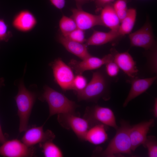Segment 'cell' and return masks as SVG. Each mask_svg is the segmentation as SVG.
I'll list each match as a JSON object with an SVG mask.
<instances>
[{
  "label": "cell",
  "mask_w": 157,
  "mask_h": 157,
  "mask_svg": "<svg viewBox=\"0 0 157 157\" xmlns=\"http://www.w3.org/2000/svg\"><path fill=\"white\" fill-rule=\"evenodd\" d=\"M76 93L78 101L97 102L101 98L108 100L110 97L108 79L103 72L97 70L93 73L91 80L84 89Z\"/></svg>",
  "instance_id": "obj_1"
},
{
  "label": "cell",
  "mask_w": 157,
  "mask_h": 157,
  "mask_svg": "<svg viewBox=\"0 0 157 157\" xmlns=\"http://www.w3.org/2000/svg\"><path fill=\"white\" fill-rule=\"evenodd\" d=\"M116 133L106 149L100 154L103 157H113L121 154L131 155V145L129 135L131 126L127 121L122 120Z\"/></svg>",
  "instance_id": "obj_2"
},
{
  "label": "cell",
  "mask_w": 157,
  "mask_h": 157,
  "mask_svg": "<svg viewBox=\"0 0 157 157\" xmlns=\"http://www.w3.org/2000/svg\"><path fill=\"white\" fill-rule=\"evenodd\" d=\"M44 92L40 98L48 104L49 118L56 114H75L77 107L75 102L48 86H44Z\"/></svg>",
  "instance_id": "obj_3"
},
{
  "label": "cell",
  "mask_w": 157,
  "mask_h": 157,
  "mask_svg": "<svg viewBox=\"0 0 157 157\" xmlns=\"http://www.w3.org/2000/svg\"><path fill=\"white\" fill-rule=\"evenodd\" d=\"M18 88V92L15 99L19 118V131L21 133L27 129L36 95L26 88L22 81L20 82Z\"/></svg>",
  "instance_id": "obj_4"
},
{
  "label": "cell",
  "mask_w": 157,
  "mask_h": 157,
  "mask_svg": "<svg viewBox=\"0 0 157 157\" xmlns=\"http://www.w3.org/2000/svg\"><path fill=\"white\" fill-rule=\"evenodd\" d=\"M85 115L84 117L88 119L92 125L101 124L113 127L116 130L118 127L115 114L109 108L97 105L88 107Z\"/></svg>",
  "instance_id": "obj_5"
},
{
  "label": "cell",
  "mask_w": 157,
  "mask_h": 157,
  "mask_svg": "<svg viewBox=\"0 0 157 157\" xmlns=\"http://www.w3.org/2000/svg\"><path fill=\"white\" fill-rule=\"evenodd\" d=\"M55 80L62 89L66 91L73 90L74 77L73 70L60 58L50 63Z\"/></svg>",
  "instance_id": "obj_6"
},
{
  "label": "cell",
  "mask_w": 157,
  "mask_h": 157,
  "mask_svg": "<svg viewBox=\"0 0 157 157\" xmlns=\"http://www.w3.org/2000/svg\"><path fill=\"white\" fill-rule=\"evenodd\" d=\"M57 119L63 127L72 130L81 140H84L87 132L92 126L88 119L77 116L75 114H58Z\"/></svg>",
  "instance_id": "obj_7"
},
{
  "label": "cell",
  "mask_w": 157,
  "mask_h": 157,
  "mask_svg": "<svg viewBox=\"0 0 157 157\" xmlns=\"http://www.w3.org/2000/svg\"><path fill=\"white\" fill-rule=\"evenodd\" d=\"M131 46L148 51L156 47L151 25L147 21L140 28L129 34Z\"/></svg>",
  "instance_id": "obj_8"
},
{
  "label": "cell",
  "mask_w": 157,
  "mask_h": 157,
  "mask_svg": "<svg viewBox=\"0 0 157 157\" xmlns=\"http://www.w3.org/2000/svg\"><path fill=\"white\" fill-rule=\"evenodd\" d=\"M113 61V56L110 53L101 58L91 56L81 61L72 59L68 65L76 74H82L85 71L97 69L107 63Z\"/></svg>",
  "instance_id": "obj_9"
},
{
  "label": "cell",
  "mask_w": 157,
  "mask_h": 157,
  "mask_svg": "<svg viewBox=\"0 0 157 157\" xmlns=\"http://www.w3.org/2000/svg\"><path fill=\"white\" fill-rule=\"evenodd\" d=\"M0 146V155L7 157H31L34 156L33 147H29L17 139L6 141Z\"/></svg>",
  "instance_id": "obj_10"
},
{
  "label": "cell",
  "mask_w": 157,
  "mask_h": 157,
  "mask_svg": "<svg viewBox=\"0 0 157 157\" xmlns=\"http://www.w3.org/2000/svg\"><path fill=\"white\" fill-rule=\"evenodd\" d=\"M71 11L70 17L75 22L77 28L84 31L95 26H103L99 15L86 12L82 8H72Z\"/></svg>",
  "instance_id": "obj_11"
},
{
  "label": "cell",
  "mask_w": 157,
  "mask_h": 157,
  "mask_svg": "<svg viewBox=\"0 0 157 157\" xmlns=\"http://www.w3.org/2000/svg\"><path fill=\"white\" fill-rule=\"evenodd\" d=\"M44 125L26 130L22 138V141L28 146L33 147L38 144L53 140L55 137V135L50 130L44 131Z\"/></svg>",
  "instance_id": "obj_12"
},
{
  "label": "cell",
  "mask_w": 157,
  "mask_h": 157,
  "mask_svg": "<svg viewBox=\"0 0 157 157\" xmlns=\"http://www.w3.org/2000/svg\"><path fill=\"white\" fill-rule=\"evenodd\" d=\"M110 51L113 61L119 69L131 78L135 77L138 71L135 61L129 53L119 52L114 48H112Z\"/></svg>",
  "instance_id": "obj_13"
},
{
  "label": "cell",
  "mask_w": 157,
  "mask_h": 157,
  "mask_svg": "<svg viewBox=\"0 0 157 157\" xmlns=\"http://www.w3.org/2000/svg\"><path fill=\"white\" fill-rule=\"evenodd\" d=\"M154 123L152 119L131 126L129 130L132 151H134L139 146L142 144L145 141L150 128Z\"/></svg>",
  "instance_id": "obj_14"
},
{
  "label": "cell",
  "mask_w": 157,
  "mask_h": 157,
  "mask_svg": "<svg viewBox=\"0 0 157 157\" xmlns=\"http://www.w3.org/2000/svg\"><path fill=\"white\" fill-rule=\"evenodd\" d=\"M37 20L30 11L24 10L18 13L13 18L12 25L17 31L23 33L31 31L36 26Z\"/></svg>",
  "instance_id": "obj_15"
},
{
  "label": "cell",
  "mask_w": 157,
  "mask_h": 157,
  "mask_svg": "<svg viewBox=\"0 0 157 157\" xmlns=\"http://www.w3.org/2000/svg\"><path fill=\"white\" fill-rule=\"evenodd\" d=\"M156 78V76L143 78L136 77L131 78V88L123 104V106L126 107L129 102L132 100L147 91L153 84Z\"/></svg>",
  "instance_id": "obj_16"
},
{
  "label": "cell",
  "mask_w": 157,
  "mask_h": 157,
  "mask_svg": "<svg viewBox=\"0 0 157 157\" xmlns=\"http://www.w3.org/2000/svg\"><path fill=\"white\" fill-rule=\"evenodd\" d=\"M58 40L68 52L81 60L91 56L88 51L87 46L85 44L71 40L62 34L59 35Z\"/></svg>",
  "instance_id": "obj_17"
},
{
  "label": "cell",
  "mask_w": 157,
  "mask_h": 157,
  "mask_svg": "<svg viewBox=\"0 0 157 157\" xmlns=\"http://www.w3.org/2000/svg\"><path fill=\"white\" fill-rule=\"evenodd\" d=\"M108 139L106 126L97 124L91 126L84 136V140L95 145L101 144Z\"/></svg>",
  "instance_id": "obj_18"
},
{
  "label": "cell",
  "mask_w": 157,
  "mask_h": 157,
  "mask_svg": "<svg viewBox=\"0 0 157 157\" xmlns=\"http://www.w3.org/2000/svg\"><path fill=\"white\" fill-rule=\"evenodd\" d=\"M100 12L99 16L103 26L111 30L118 31L120 21L113 8L112 3L105 6Z\"/></svg>",
  "instance_id": "obj_19"
},
{
  "label": "cell",
  "mask_w": 157,
  "mask_h": 157,
  "mask_svg": "<svg viewBox=\"0 0 157 157\" xmlns=\"http://www.w3.org/2000/svg\"><path fill=\"white\" fill-rule=\"evenodd\" d=\"M120 37L118 31L113 30L104 32L94 30L91 36L86 40L87 46H99L112 42Z\"/></svg>",
  "instance_id": "obj_20"
},
{
  "label": "cell",
  "mask_w": 157,
  "mask_h": 157,
  "mask_svg": "<svg viewBox=\"0 0 157 157\" xmlns=\"http://www.w3.org/2000/svg\"><path fill=\"white\" fill-rule=\"evenodd\" d=\"M136 15L137 12L135 9H128L126 16L120 23L118 30L120 36L131 33L135 23Z\"/></svg>",
  "instance_id": "obj_21"
},
{
  "label": "cell",
  "mask_w": 157,
  "mask_h": 157,
  "mask_svg": "<svg viewBox=\"0 0 157 157\" xmlns=\"http://www.w3.org/2000/svg\"><path fill=\"white\" fill-rule=\"evenodd\" d=\"M49 140L40 144L42 152L45 157H62L63 153L60 149L53 142Z\"/></svg>",
  "instance_id": "obj_22"
},
{
  "label": "cell",
  "mask_w": 157,
  "mask_h": 157,
  "mask_svg": "<svg viewBox=\"0 0 157 157\" xmlns=\"http://www.w3.org/2000/svg\"><path fill=\"white\" fill-rule=\"evenodd\" d=\"M59 27L61 34L66 36L77 28L74 20L71 17L63 15L59 22Z\"/></svg>",
  "instance_id": "obj_23"
},
{
  "label": "cell",
  "mask_w": 157,
  "mask_h": 157,
  "mask_svg": "<svg viewBox=\"0 0 157 157\" xmlns=\"http://www.w3.org/2000/svg\"><path fill=\"white\" fill-rule=\"evenodd\" d=\"M142 144L147 149L149 157H157V141L155 136H147Z\"/></svg>",
  "instance_id": "obj_24"
},
{
  "label": "cell",
  "mask_w": 157,
  "mask_h": 157,
  "mask_svg": "<svg viewBox=\"0 0 157 157\" xmlns=\"http://www.w3.org/2000/svg\"><path fill=\"white\" fill-rule=\"evenodd\" d=\"M127 0H116L112 5L118 17L120 22L126 16L128 9L127 7Z\"/></svg>",
  "instance_id": "obj_25"
},
{
  "label": "cell",
  "mask_w": 157,
  "mask_h": 157,
  "mask_svg": "<svg viewBox=\"0 0 157 157\" xmlns=\"http://www.w3.org/2000/svg\"><path fill=\"white\" fill-rule=\"evenodd\" d=\"M87 81L82 74H78L74 76L73 83V90L75 92L81 91L86 87Z\"/></svg>",
  "instance_id": "obj_26"
},
{
  "label": "cell",
  "mask_w": 157,
  "mask_h": 157,
  "mask_svg": "<svg viewBox=\"0 0 157 157\" xmlns=\"http://www.w3.org/2000/svg\"><path fill=\"white\" fill-rule=\"evenodd\" d=\"M149 51L147 56L148 65L151 72L154 73H157V48L156 47Z\"/></svg>",
  "instance_id": "obj_27"
},
{
  "label": "cell",
  "mask_w": 157,
  "mask_h": 157,
  "mask_svg": "<svg viewBox=\"0 0 157 157\" xmlns=\"http://www.w3.org/2000/svg\"><path fill=\"white\" fill-rule=\"evenodd\" d=\"M65 37L71 40L83 43L85 42L86 40L85 38L84 31L77 28Z\"/></svg>",
  "instance_id": "obj_28"
},
{
  "label": "cell",
  "mask_w": 157,
  "mask_h": 157,
  "mask_svg": "<svg viewBox=\"0 0 157 157\" xmlns=\"http://www.w3.org/2000/svg\"><path fill=\"white\" fill-rule=\"evenodd\" d=\"M10 35L7 24L3 19L0 18V42L8 40Z\"/></svg>",
  "instance_id": "obj_29"
},
{
  "label": "cell",
  "mask_w": 157,
  "mask_h": 157,
  "mask_svg": "<svg viewBox=\"0 0 157 157\" xmlns=\"http://www.w3.org/2000/svg\"><path fill=\"white\" fill-rule=\"evenodd\" d=\"M105 65L106 74L109 76L114 77L118 75L119 69L113 61L107 63Z\"/></svg>",
  "instance_id": "obj_30"
},
{
  "label": "cell",
  "mask_w": 157,
  "mask_h": 157,
  "mask_svg": "<svg viewBox=\"0 0 157 157\" xmlns=\"http://www.w3.org/2000/svg\"><path fill=\"white\" fill-rule=\"evenodd\" d=\"M115 0H94L96 7L95 11L100 12L101 9L106 6L112 3Z\"/></svg>",
  "instance_id": "obj_31"
},
{
  "label": "cell",
  "mask_w": 157,
  "mask_h": 157,
  "mask_svg": "<svg viewBox=\"0 0 157 157\" xmlns=\"http://www.w3.org/2000/svg\"><path fill=\"white\" fill-rule=\"evenodd\" d=\"M51 4L59 9H62L65 4V0H49Z\"/></svg>",
  "instance_id": "obj_32"
},
{
  "label": "cell",
  "mask_w": 157,
  "mask_h": 157,
  "mask_svg": "<svg viewBox=\"0 0 157 157\" xmlns=\"http://www.w3.org/2000/svg\"><path fill=\"white\" fill-rule=\"evenodd\" d=\"M77 8H82L84 4L89 2L94 1V0H75Z\"/></svg>",
  "instance_id": "obj_33"
},
{
  "label": "cell",
  "mask_w": 157,
  "mask_h": 157,
  "mask_svg": "<svg viewBox=\"0 0 157 157\" xmlns=\"http://www.w3.org/2000/svg\"><path fill=\"white\" fill-rule=\"evenodd\" d=\"M153 114L155 118L157 117V99L155 98L154 99V107L153 110Z\"/></svg>",
  "instance_id": "obj_34"
},
{
  "label": "cell",
  "mask_w": 157,
  "mask_h": 157,
  "mask_svg": "<svg viewBox=\"0 0 157 157\" xmlns=\"http://www.w3.org/2000/svg\"><path fill=\"white\" fill-rule=\"evenodd\" d=\"M6 140V137L3 133L0 124V143H3Z\"/></svg>",
  "instance_id": "obj_35"
},
{
  "label": "cell",
  "mask_w": 157,
  "mask_h": 157,
  "mask_svg": "<svg viewBox=\"0 0 157 157\" xmlns=\"http://www.w3.org/2000/svg\"><path fill=\"white\" fill-rule=\"evenodd\" d=\"M3 83V80L1 79L0 80V87L2 85V84Z\"/></svg>",
  "instance_id": "obj_36"
}]
</instances>
